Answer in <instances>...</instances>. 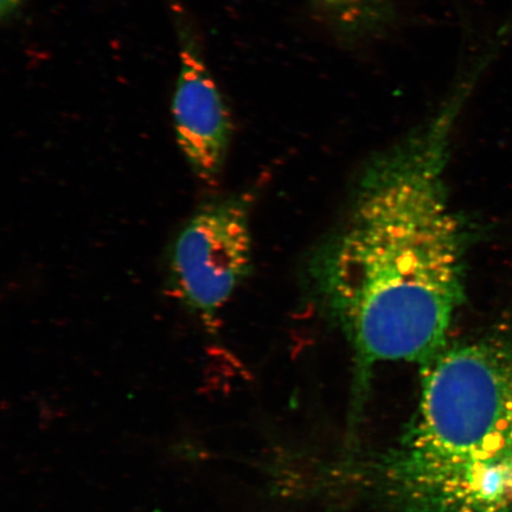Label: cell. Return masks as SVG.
<instances>
[{
    "label": "cell",
    "instance_id": "6da1fadb",
    "mask_svg": "<svg viewBox=\"0 0 512 512\" xmlns=\"http://www.w3.org/2000/svg\"><path fill=\"white\" fill-rule=\"evenodd\" d=\"M475 76L371 159L347 215L313 256V293L350 344L360 396L376 364H424L443 349L464 303L476 234L453 207L446 169Z\"/></svg>",
    "mask_w": 512,
    "mask_h": 512
},
{
    "label": "cell",
    "instance_id": "7a4b0ae2",
    "mask_svg": "<svg viewBox=\"0 0 512 512\" xmlns=\"http://www.w3.org/2000/svg\"><path fill=\"white\" fill-rule=\"evenodd\" d=\"M418 414L384 464L402 512H512V311L421 364Z\"/></svg>",
    "mask_w": 512,
    "mask_h": 512
},
{
    "label": "cell",
    "instance_id": "3957f363",
    "mask_svg": "<svg viewBox=\"0 0 512 512\" xmlns=\"http://www.w3.org/2000/svg\"><path fill=\"white\" fill-rule=\"evenodd\" d=\"M252 200L243 194L203 204L169 249L172 296L211 332L219 325L223 307L251 272Z\"/></svg>",
    "mask_w": 512,
    "mask_h": 512
},
{
    "label": "cell",
    "instance_id": "277c9868",
    "mask_svg": "<svg viewBox=\"0 0 512 512\" xmlns=\"http://www.w3.org/2000/svg\"><path fill=\"white\" fill-rule=\"evenodd\" d=\"M179 51L172 98L177 144L194 174L214 183L222 174L234 134L232 113L208 67L200 31L182 0H166Z\"/></svg>",
    "mask_w": 512,
    "mask_h": 512
},
{
    "label": "cell",
    "instance_id": "5b68a950",
    "mask_svg": "<svg viewBox=\"0 0 512 512\" xmlns=\"http://www.w3.org/2000/svg\"><path fill=\"white\" fill-rule=\"evenodd\" d=\"M332 22L347 32H360L382 21L389 0H315Z\"/></svg>",
    "mask_w": 512,
    "mask_h": 512
},
{
    "label": "cell",
    "instance_id": "8992f818",
    "mask_svg": "<svg viewBox=\"0 0 512 512\" xmlns=\"http://www.w3.org/2000/svg\"><path fill=\"white\" fill-rule=\"evenodd\" d=\"M172 454L187 460H203L208 458V453L200 444L192 440H182L178 444L171 447Z\"/></svg>",
    "mask_w": 512,
    "mask_h": 512
},
{
    "label": "cell",
    "instance_id": "52a82bcc",
    "mask_svg": "<svg viewBox=\"0 0 512 512\" xmlns=\"http://www.w3.org/2000/svg\"><path fill=\"white\" fill-rule=\"evenodd\" d=\"M28 0H0V18L3 23H10L18 16Z\"/></svg>",
    "mask_w": 512,
    "mask_h": 512
}]
</instances>
